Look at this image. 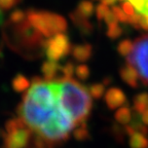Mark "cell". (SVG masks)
<instances>
[{"mask_svg": "<svg viewBox=\"0 0 148 148\" xmlns=\"http://www.w3.org/2000/svg\"><path fill=\"white\" fill-rule=\"evenodd\" d=\"M18 118L34 136L35 143L53 148L67 141L79 129L63 108L55 81L34 78L18 108Z\"/></svg>", "mask_w": 148, "mask_h": 148, "instance_id": "1", "label": "cell"}, {"mask_svg": "<svg viewBox=\"0 0 148 148\" xmlns=\"http://www.w3.org/2000/svg\"><path fill=\"white\" fill-rule=\"evenodd\" d=\"M55 83L63 108L78 127H86V121L92 109V97L88 90L72 78H60Z\"/></svg>", "mask_w": 148, "mask_h": 148, "instance_id": "2", "label": "cell"}, {"mask_svg": "<svg viewBox=\"0 0 148 148\" xmlns=\"http://www.w3.org/2000/svg\"><path fill=\"white\" fill-rule=\"evenodd\" d=\"M27 21L43 37H53L65 32L67 29V22L62 16L49 12L29 10L26 12Z\"/></svg>", "mask_w": 148, "mask_h": 148, "instance_id": "3", "label": "cell"}, {"mask_svg": "<svg viewBox=\"0 0 148 148\" xmlns=\"http://www.w3.org/2000/svg\"><path fill=\"white\" fill-rule=\"evenodd\" d=\"M127 64L137 70L139 76L145 84H148V34L135 41L132 53L127 58Z\"/></svg>", "mask_w": 148, "mask_h": 148, "instance_id": "4", "label": "cell"}, {"mask_svg": "<svg viewBox=\"0 0 148 148\" xmlns=\"http://www.w3.org/2000/svg\"><path fill=\"white\" fill-rule=\"evenodd\" d=\"M44 47H45V55L49 61L53 62L62 60L71 51L72 49L69 38L64 33L57 34L51 37L49 40H46Z\"/></svg>", "mask_w": 148, "mask_h": 148, "instance_id": "5", "label": "cell"}, {"mask_svg": "<svg viewBox=\"0 0 148 148\" xmlns=\"http://www.w3.org/2000/svg\"><path fill=\"white\" fill-rule=\"evenodd\" d=\"M105 101L111 109L117 108L125 102V95L120 88H111L105 94Z\"/></svg>", "mask_w": 148, "mask_h": 148, "instance_id": "6", "label": "cell"}, {"mask_svg": "<svg viewBox=\"0 0 148 148\" xmlns=\"http://www.w3.org/2000/svg\"><path fill=\"white\" fill-rule=\"evenodd\" d=\"M119 74L121 79L127 84H129L130 86H132V88H137L138 86L140 76H139L137 70L133 67L132 65L127 64L125 66H123L119 70Z\"/></svg>", "mask_w": 148, "mask_h": 148, "instance_id": "7", "label": "cell"}, {"mask_svg": "<svg viewBox=\"0 0 148 148\" xmlns=\"http://www.w3.org/2000/svg\"><path fill=\"white\" fill-rule=\"evenodd\" d=\"M41 72L43 74L45 81H56L58 78L59 73H62V67L57 62L46 61L41 67Z\"/></svg>", "mask_w": 148, "mask_h": 148, "instance_id": "8", "label": "cell"}, {"mask_svg": "<svg viewBox=\"0 0 148 148\" xmlns=\"http://www.w3.org/2000/svg\"><path fill=\"white\" fill-rule=\"evenodd\" d=\"M71 53L74 59L78 62H86L92 57V47L88 43L76 44L71 49Z\"/></svg>", "mask_w": 148, "mask_h": 148, "instance_id": "9", "label": "cell"}, {"mask_svg": "<svg viewBox=\"0 0 148 148\" xmlns=\"http://www.w3.org/2000/svg\"><path fill=\"white\" fill-rule=\"evenodd\" d=\"M70 18H71L72 22L75 24V26L78 28L81 33H83V34H90L92 32V26L88 21V18H82L76 12H71L70 14Z\"/></svg>", "mask_w": 148, "mask_h": 148, "instance_id": "10", "label": "cell"}, {"mask_svg": "<svg viewBox=\"0 0 148 148\" xmlns=\"http://www.w3.org/2000/svg\"><path fill=\"white\" fill-rule=\"evenodd\" d=\"M75 12L84 18H88L94 14V4L88 0H82L78 3Z\"/></svg>", "mask_w": 148, "mask_h": 148, "instance_id": "11", "label": "cell"}, {"mask_svg": "<svg viewBox=\"0 0 148 148\" xmlns=\"http://www.w3.org/2000/svg\"><path fill=\"white\" fill-rule=\"evenodd\" d=\"M29 86H30V81L21 74H18L12 80V88L18 92H26L29 88Z\"/></svg>", "mask_w": 148, "mask_h": 148, "instance_id": "12", "label": "cell"}, {"mask_svg": "<svg viewBox=\"0 0 148 148\" xmlns=\"http://www.w3.org/2000/svg\"><path fill=\"white\" fill-rule=\"evenodd\" d=\"M135 108L139 112H145L148 109V92H141L134 99Z\"/></svg>", "mask_w": 148, "mask_h": 148, "instance_id": "13", "label": "cell"}, {"mask_svg": "<svg viewBox=\"0 0 148 148\" xmlns=\"http://www.w3.org/2000/svg\"><path fill=\"white\" fill-rule=\"evenodd\" d=\"M134 6L137 14L148 16V0H127Z\"/></svg>", "mask_w": 148, "mask_h": 148, "instance_id": "14", "label": "cell"}, {"mask_svg": "<svg viewBox=\"0 0 148 148\" xmlns=\"http://www.w3.org/2000/svg\"><path fill=\"white\" fill-rule=\"evenodd\" d=\"M133 46H134V43H133L131 40L129 39H125L123 41H120L117 45V51L119 53V55L123 56V57H129L130 53H132L133 51Z\"/></svg>", "mask_w": 148, "mask_h": 148, "instance_id": "15", "label": "cell"}, {"mask_svg": "<svg viewBox=\"0 0 148 148\" xmlns=\"http://www.w3.org/2000/svg\"><path fill=\"white\" fill-rule=\"evenodd\" d=\"M88 92H90L92 99H100L105 92V86L103 83H94L88 88Z\"/></svg>", "mask_w": 148, "mask_h": 148, "instance_id": "16", "label": "cell"}, {"mask_svg": "<svg viewBox=\"0 0 148 148\" xmlns=\"http://www.w3.org/2000/svg\"><path fill=\"white\" fill-rule=\"evenodd\" d=\"M25 18H27L26 12L21 10V9H16L9 16V22L12 23L14 25H16V24H20L25 21Z\"/></svg>", "mask_w": 148, "mask_h": 148, "instance_id": "17", "label": "cell"}, {"mask_svg": "<svg viewBox=\"0 0 148 148\" xmlns=\"http://www.w3.org/2000/svg\"><path fill=\"white\" fill-rule=\"evenodd\" d=\"M90 69L86 65L81 64L78 65L76 68H75V75L78 77L80 80H86V79L88 78L90 76Z\"/></svg>", "mask_w": 148, "mask_h": 148, "instance_id": "18", "label": "cell"}, {"mask_svg": "<svg viewBox=\"0 0 148 148\" xmlns=\"http://www.w3.org/2000/svg\"><path fill=\"white\" fill-rule=\"evenodd\" d=\"M116 119L119 120L120 123H127L131 119V110L127 107H123L116 112Z\"/></svg>", "mask_w": 148, "mask_h": 148, "instance_id": "19", "label": "cell"}, {"mask_svg": "<svg viewBox=\"0 0 148 148\" xmlns=\"http://www.w3.org/2000/svg\"><path fill=\"white\" fill-rule=\"evenodd\" d=\"M123 34V29L118 24H114V25L108 26L107 29V36L111 39H115L117 37H119Z\"/></svg>", "mask_w": 148, "mask_h": 148, "instance_id": "20", "label": "cell"}, {"mask_svg": "<svg viewBox=\"0 0 148 148\" xmlns=\"http://www.w3.org/2000/svg\"><path fill=\"white\" fill-rule=\"evenodd\" d=\"M111 12H113L114 16H116L117 21L123 22V23H127L129 22V16L123 12V9L120 6H113L111 9Z\"/></svg>", "mask_w": 148, "mask_h": 148, "instance_id": "21", "label": "cell"}, {"mask_svg": "<svg viewBox=\"0 0 148 148\" xmlns=\"http://www.w3.org/2000/svg\"><path fill=\"white\" fill-rule=\"evenodd\" d=\"M75 73V67L71 62H68L62 67V78H71V76Z\"/></svg>", "mask_w": 148, "mask_h": 148, "instance_id": "22", "label": "cell"}, {"mask_svg": "<svg viewBox=\"0 0 148 148\" xmlns=\"http://www.w3.org/2000/svg\"><path fill=\"white\" fill-rule=\"evenodd\" d=\"M109 12H110V9H109L108 5H105L103 3L99 4L96 8V14H97L98 20H104V18Z\"/></svg>", "mask_w": 148, "mask_h": 148, "instance_id": "23", "label": "cell"}, {"mask_svg": "<svg viewBox=\"0 0 148 148\" xmlns=\"http://www.w3.org/2000/svg\"><path fill=\"white\" fill-rule=\"evenodd\" d=\"M120 7H121V9H123V12H125L129 18H131V16H133L135 14H136V10H135L134 6H133L130 2H127V1H125V2L121 3V6Z\"/></svg>", "mask_w": 148, "mask_h": 148, "instance_id": "24", "label": "cell"}, {"mask_svg": "<svg viewBox=\"0 0 148 148\" xmlns=\"http://www.w3.org/2000/svg\"><path fill=\"white\" fill-rule=\"evenodd\" d=\"M21 1V0H0V10L10 9Z\"/></svg>", "mask_w": 148, "mask_h": 148, "instance_id": "25", "label": "cell"}, {"mask_svg": "<svg viewBox=\"0 0 148 148\" xmlns=\"http://www.w3.org/2000/svg\"><path fill=\"white\" fill-rule=\"evenodd\" d=\"M104 21L106 22V24L108 26H111V25H114V24H117V18H116V16H114V14L112 12H109L108 14H107V16L104 18Z\"/></svg>", "mask_w": 148, "mask_h": 148, "instance_id": "26", "label": "cell"}, {"mask_svg": "<svg viewBox=\"0 0 148 148\" xmlns=\"http://www.w3.org/2000/svg\"><path fill=\"white\" fill-rule=\"evenodd\" d=\"M117 0H101V2L105 5H112L116 2Z\"/></svg>", "mask_w": 148, "mask_h": 148, "instance_id": "27", "label": "cell"}, {"mask_svg": "<svg viewBox=\"0 0 148 148\" xmlns=\"http://www.w3.org/2000/svg\"><path fill=\"white\" fill-rule=\"evenodd\" d=\"M143 119H144V121H145L146 123H148V109L145 111V112H144V114H143Z\"/></svg>", "mask_w": 148, "mask_h": 148, "instance_id": "28", "label": "cell"}, {"mask_svg": "<svg viewBox=\"0 0 148 148\" xmlns=\"http://www.w3.org/2000/svg\"><path fill=\"white\" fill-rule=\"evenodd\" d=\"M117 1H123V0H117Z\"/></svg>", "mask_w": 148, "mask_h": 148, "instance_id": "29", "label": "cell"}, {"mask_svg": "<svg viewBox=\"0 0 148 148\" xmlns=\"http://www.w3.org/2000/svg\"><path fill=\"white\" fill-rule=\"evenodd\" d=\"M0 56H1V51H0Z\"/></svg>", "mask_w": 148, "mask_h": 148, "instance_id": "30", "label": "cell"}]
</instances>
